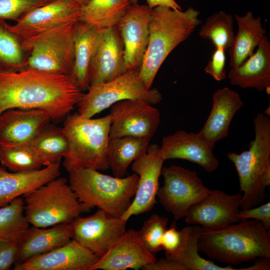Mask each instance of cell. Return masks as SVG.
I'll list each match as a JSON object with an SVG mask.
<instances>
[{
    "mask_svg": "<svg viewBox=\"0 0 270 270\" xmlns=\"http://www.w3.org/2000/svg\"><path fill=\"white\" fill-rule=\"evenodd\" d=\"M225 52L222 48H215L204 70L206 74L217 81H221L226 78Z\"/></svg>",
    "mask_w": 270,
    "mask_h": 270,
    "instance_id": "38",
    "label": "cell"
},
{
    "mask_svg": "<svg viewBox=\"0 0 270 270\" xmlns=\"http://www.w3.org/2000/svg\"><path fill=\"white\" fill-rule=\"evenodd\" d=\"M152 10L147 5L130 4L116 26L123 46L125 71L138 70L148 42Z\"/></svg>",
    "mask_w": 270,
    "mask_h": 270,
    "instance_id": "14",
    "label": "cell"
},
{
    "mask_svg": "<svg viewBox=\"0 0 270 270\" xmlns=\"http://www.w3.org/2000/svg\"><path fill=\"white\" fill-rule=\"evenodd\" d=\"M156 260L142 241L138 231L130 229L100 258L91 270L142 269Z\"/></svg>",
    "mask_w": 270,
    "mask_h": 270,
    "instance_id": "19",
    "label": "cell"
},
{
    "mask_svg": "<svg viewBox=\"0 0 270 270\" xmlns=\"http://www.w3.org/2000/svg\"><path fill=\"white\" fill-rule=\"evenodd\" d=\"M76 104L78 113L92 118L120 101L138 99L153 105L162 99L156 88H148L142 80L138 70H128L108 82L91 85Z\"/></svg>",
    "mask_w": 270,
    "mask_h": 270,
    "instance_id": "9",
    "label": "cell"
},
{
    "mask_svg": "<svg viewBox=\"0 0 270 270\" xmlns=\"http://www.w3.org/2000/svg\"><path fill=\"white\" fill-rule=\"evenodd\" d=\"M234 17L230 14L220 10L208 16L199 31V36L210 40L215 48L228 50L234 44Z\"/></svg>",
    "mask_w": 270,
    "mask_h": 270,
    "instance_id": "33",
    "label": "cell"
},
{
    "mask_svg": "<svg viewBox=\"0 0 270 270\" xmlns=\"http://www.w3.org/2000/svg\"><path fill=\"white\" fill-rule=\"evenodd\" d=\"M72 239L71 223L48 228L30 226L18 242L14 264H22L48 252L68 244Z\"/></svg>",
    "mask_w": 270,
    "mask_h": 270,
    "instance_id": "22",
    "label": "cell"
},
{
    "mask_svg": "<svg viewBox=\"0 0 270 270\" xmlns=\"http://www.w3.org/2000/svg\"><path fill=\"white\" fill-rule=\"evenodd\" d=\"M244 102L239 94L228 87L218 89L212 96L210 113L202 129L198 132L210 142H215L226 138L236 112Z\"/></svg>",
    "mask_w": 270,
    "mask_h": 270,
    "instance_id": "25",
    "label": "cell"
},
{
    "mask_svg": "<svg viewBox=\"0 0 270 270\" xmlns=\"http://www.w3.org/2000/svg\"><path fill=\"white\" fill-rule=\"evenodd\" d=\"M30 144L44 166L60 162L68 149V139L62 128L49 124L32 140Z\"/></svg>",
    "mask_w": 270,
    "mask_h": 270,
    "instance_id": "32",
    "label": "cell"
},
{
    "mask_svg": "<svg viewBox=\"0 0 270 270\" xmlns=\"http://www.w3.org/2000/svg\"><path fill=\"white\" fill-rule=\"evenodd\" d=\"M147 6L150 9L157 6L169 8L174 10H182L181 6L175 0H146Z\"/></svg>",
    "mask_w": 270,
    "mask_h": 270,
    "instance_id": "43",
    "label": "cell"
},
{
    "mask_svg": "<svg viewBox=\"0 0 270 270\" xmlns=\"http://www.w3.org/2000/svg\"><path fill=\"white\" fill-rule=\"evenodd\" d=\"M81 7L74 0H52L28 12L10 27L26 39L68 22H80Z\"/></svg>",
    "mask_w": 270,
    "mask_h": 270,
    "instance_id": "16",
    "label": "cell"
},
{
    "mask_svg": "<svg viewBox=\"0 0 270 270\" xmlns=\"http://www.w3.org/2000/svg\"><path fill=\"white\" fill-rule=\"evenodd\" d=\"M214 146V144L198 133L179 130L162 138L160 153L164 161L184 160L198 164L210 172L216 170L219 165L213 152Z\"/></svg>",
    "mask_w": 270,
    "mask_h": 270,
    "instance_id": "17",
    "label": "cell"
},
{
    "mask_svg": "<svg viewBox=\"0 0 270 270\" xmlns=\"http://www.w3.org/2000/svg\"><path fill=\"white\" fill-rule=\"evenodd\" d=\"M144 270H186V268L176 261L166 257L156 260L144 266Z\"/></svg>",
    "mask_w": 270,
    "mask_h": 270,
    "instance_id": "42",
    "label": "cell"
},
{
    "mask_svg": "<svg viewBox=\"0 0 270 270\" xmlns=\"http://www.w3.org/2000/svg\"><path fill=\"white\" fill-rule=\"evenodd\" d=\"M130 4L128 0H90L81 7L80 21L100 28L116 26Z\"/></svg>",
    "mask_w": 270,
    "mask_h": 270,
    "instance_id": "31",
    "label": "cell"
},
{
    "mask_svg": "<svg viewBox=\"0 0 270 270\" xmlns=\"http://www.w3.org/2000/svg\"><path fill=\"white\" fill-rule=\"evenodd\" d=\"M126 222L98 209L91 216H79L72 221V239L100 258L126 232Z\"/></svg>",
    "mask_w": 270,
    "mask_h": 270,
    "instance_id": "12",
    "label": "cell"
},
{
    "mask_svg": "<svg viewBox=\"0 0 270 270\" xmlns=\"http://www.w3.org/2000/svg\"><path fill=\"white\" fill-rule=\"evenodd\" d=\"M164 161L156 144H150L147 152L132 162L131 169L138 176V186L130 206L120 218L128 221L132 216L148 212L158 203L159 178Z\"/></svg>",
    "mask_w": 270,
    "mask_h": 270,
    "instance_id": "13",
    "label": "cell"
},
{
    "mask_svg": "<svg viewBox=\"0 0 270 270\" xmlns=\"http://www.w3.org/2000/svg\"><path fill=\"white\" fill-rule=\"evenodd\" d=\"M24 212L32 226L48 228L71 223L83 212L68 179L58 176L23 196Z\"/></svg>",
    "mask_w": 270,
    "mask_h": 270,
    "instance_id": "7",
    "label": "cell"
},
{
    "mask_svg": "<svg viewBox=\"0 0 270 270\" xmlns=\"http://www.w3.org/2000/svg\"><path fill=\"white\" fill-rule=\"evenodd\" d=\"M125 72L123 46L116 26L101 28L90 64V86L108 82Z\"/></svg>",
    "mask_w": 270,
    "mask_h": 270,
    "instance_id": "20",
    "label": "cell"
},
{
    "mask_svg": "<svg viewBox=\"0 0 270 270\" xmlns=\"http://www.w3.org/2000/svg\"><path fill=\"white\" fill-rule=\"evenodd\" d=\"M242 196L241 192L230 195L218 190H210L190 207L185 222L206 228H220L238 222Z\"/></svg>",
    "mask_w": 270,
    "mask_h": 270,
    "instance_id": "15",
    "label": "cell"
},
{
    "mask_svg": "<svg viewBox=\"0 0 270 270\" xmlns=\"http://www.w3.org/2000/svg\"><path fill=\"white\" fill-rule=\"evenodd\" d=\"M240 222L248 219L257 220L262 222L267 230L270 229V202H268L258 207H254L239 210Z\"/></svg>",
    "mask_w": 270,
    "mask_h": 270,
    "instance_id": "40",
    "label": "cell"
},
{
    "mask_svg": "<svg viewBox=\"0 0 270 270\" xmlns=\"http://www.w3.org/2000/svg\"><path fill=\"white\" fill-rule=\"evenodd\" d=\"M78 22H68L24 39L29 52L25 70L71 75Z\"/></svg>",
    "mask_w": 270,
    "mask_h": 270,
    "instance_id": "8",
    "label": "cell"
},
{
    "mask_svg": "<svg viewBox=\"0 0 270 270\" xmlns=\"http://www.w3.org/2000/svg\"><path fill=\"white\" fill-rule=\"evenodd\" d=\"M199 12L192 7L184 11L164 6L152 10L147 48L139 69L148 88L162 64L172 50L186 40L202 22Z\"/></svg>",
    "mask_w": 270,
    "mask_h": 270,
    "instance_id": "3",
    "label": "cell"
},
{
    "mask_svg": "<svg viewBox=\"0 0 270 270\" xmlns=\"http://www.w3.org/2000/svg\"><path fill=\"white\" fill-rule=\"evenodd\" d=\"M164 185L156 196L164 210L172 214L174 222L184 218L190 207L208 194L198 173L181 166L172 165L162 168Z\"/></svg>",
    "mask_w": 270,
    "mask_h": 270,
    "instance_id": "10",
    "label": "cell"
},
{
    "mask_svg": "<svg viewBox=\"0 0 270 270\" xmlns=\"http://www.w3.org/2000/svg\"><path fill=\"white\" fill-rule=\"evenodd\" d=\"M83 92L72 75L0 72V116L12 108H39L58 122L76 106Z\"/></svg>",
    "mask_w": 270,
    "mask_h": 270,
    "instance_id": "1",
    "label": "cell"
},
{
    "mask_svg": "<svg viewBox=\"0 0 270 270\" xmlns=\"http://www.w3.org/2000/svg\"><path fill=\"white\" fill-rule=\"evenodd\" d=\"M18 242L0 240V270H8L16 262Z\"/></svg>",
    "mask_w": 270,
    "mask_h": 270,
    "instance_id": "41",
    "label": "cell"
},
{
    "mask_svg": "<svg viewBox=\"0 0 270 270\" xmlns=\"http://www.w3.org/2000/svg\"><path fill=\"white\" fill-rule=\"evenodd\" d=\"M68 183L74 192L83 212L97 207L110 215L120 217L130 206L138 180L136 173L117 178L91 168L68 170Z\"/></svg>",
    "mask_w": 270,
    "mask_h": 270,
    "instance_id": "4",
    "label": "cell"
},
{
    "mask_svg": "<svg viewBox=\"0 0 270 270\" xmlns=\"http://www.w3.org/2000/svg\"><path fill=\"white\" fill-rule=\"evenodd\" d=\"M112 122L110 114L92 118L76 112L66 117L62 130L68 143L63 163L67 171L81 168L98 170L109 168L107 148Z\"/></svg>",
    "mask_w": 270,
    "mask_h": 270,
    "instance_id": "6",
    "label": "cell"
},
{
    "mask_svg": "<svg viewBox=\"0 0 270 270\" xmlns=\"http://www.w3.org/2000/svg\"><path fill=\"white\" fill-rule=\"evenodd\" d=\"M109 138L132 136L151 139L160 122L158 110L141 100L120 101L111 106Z\"/></svg>",
    "mask_w": 270,
    "mask_h": 270,
    "instance_id": "11",
    "label": "cell"
},
{
    "mask_svg": "<svg viewBox=\"0 0 270 270\" xmlns=\"http://www.w3.org/2000/svg\"><path fill=\"white\" fill-rule=\"evenodd\" d=\"M101 28L92 24L78 22L76 24L74 60L72 76L83 91L90 86V71Z\"/></svg>",
    "mask_w": 270,
    "mask_h": 270,
    "instance_id": "26",
    "label": "cell"
},
{
    "mask_svg": "<svg viewBox=\"0 0 270 270\" xmlns=\"http://www.w3.org/2000/svg\"><path fill=\"white\" fill-rule=\"evenodd\" d=\"M198 250L212 260L230 264L270 258V230L255 219L218 228H201Z\"/></svg>",
    "mask_w": 270,
    "mask_h": 270,
    "instance_id": "2",
    "label": "cell"
},
{
    "mask_svg": "<svg viewBox=\"0 0 270 270\" xmlns=\"http://www.w3.org/2000/svg\"><path fill=\"white\" fill-rule=\"evenodd\" d=\"M51 121L39 108H12L0 116V146L29 144Z\"/></svg>",
    "mask_w": 270,
    "mask_h": 270,
    "instance_id": "18",
    "label": "cell"
},
{
    "mask_svg": "<svg viewBox=\"0 0 270 270\" xmlns=\"http://www.w3.org/2000/svg\"><path fill=\"white\" fill-rule=\"evenodd\" d=\"M255 136L249 150L226 156L237 171L240 192V207L248 209L261 204L265 189L270 185V120L264 113L254 118Z\"/></svg>",
    "mask_w": 270,
    "mask_h": 270,
    "instance_id": "5",
    "label": "cell"
},
{
    "mask_svg": "<svg viewBox=\"0 0 270 270\" xmlns=\"http://www.w3.org/2000/svg\"><path fill=\"white\" fill-rule=\"evenodd\" d=\"M29 227L22 198H17L0 208V240L18 242Z\"/></svg>",
    "mask_w": 270,
    "mask_h": 270,
    "instance_id": "34",
    "label": "cell"
},
{
    "mask_svg": "<svg viewBox=\"0 0 270 270\" xmlns=\"http://www.w3.org/2000/svg\"><path fill=\"white\" fill-rule=\"evenodd\" d=\"M257 47L242 64L231 68L228 77L232 85L268 93L270 88V42L266 36Z\"/></svg>",
    "mask_w": 270,
    "mask_h": 270,
    "instance_id": "23",
    "label": "cell"
},
{
    "mask_svg": "<svg viewBox=\"0 0 270 270\" xmlns=\"http://www.w3.org/2000/svg\"><path fill=\"white\" fill-rule=\"evenodd\" d=\"M100 257L72 239L68 244L22 264L14 270H91Z\"/></svg>",
    "mask_w": 270,
    "mask_h": 270,
    "instance_id": "21",
    "label": "cell"
},
{
    "mask_svg": "<svg viewBox=\"0 0 270 270\" xmlns=\"http://www.w3.org/2000/svg\"><path fill=\"white\" fill-rule=\"evenodd\" d=\"M130 4L138 3V0H128Z\"/></svg>",
    "mask_w": 270,
    "mask_h": 270,
    "instance_id": "45",
    "label": "cell"
},
{
    "mask_svg": "<svg viewBox=\"0 0 270 270\" xmlns=\"http://www.w3.org/2000/svg\"><path fill=\"white\" fill-rule=\"evenodd\" d=\"M0 163L12 172L35 170L44 166L30 144L0 146Z\"/></svg>",
    "mask_w": 270,
    "mask_h": 270,
    "instance_id": "35",
    "label": "cell"
},
{
    "mask_svg": "<svg viewBox=\"0 0 270 270\" xmlns=\"http://www.w3.org/2000/svg\"><path fill=\"white\" fill-rule=\"evenodd\" d=\"M168 220L157 214L151 215L143 223L138 235L146 248L154 254L162 250V241Z\"/></svg>",
    "mask_w": 270,
    "mask_h": 270,
    "instance_id": "36",
    "label": "cell"
},
{
    "mask_svg": "<svg viewBox=\"0 0 270 270\" xmlns=\"http://www.w3.org/2000/svg\"><path fill=\"white\" fill-rule=\"evenodd\" d=\"M150 140L132 136L110 138L107 159L114 176L124 177L130 165L146 152Z\"/></svg>",
    "mask_w": 270,
    "mask_h": 270,
    "instance_id": "28",
    "label": "cell"
},
{
    "mask_svg": "<svg viewBox=\"0 0 270 270\" xmlns=\"http://www.w3.org/2000/svg\"><path fill=\"white\" fill-rule=\"evenodd\" d=\"M77 2L81 6L86 5L90 0H74Z\"/></svg>",
    "mask_w": 270,
    "mask_h": 270,
    "instance_id": "44",
    "label": "cell"
},
{
    "mask_svg": "<svg viewBox=\"0 0 270 270\" xmlns=\"http://www.w3.org/2000/svg\"><path fill=\"white\" fill-rule=\"evenodd\" d=\"M201 228L199 225L183 228V242L178 251L169 258L178 262L186 270H248V268H234L230 266H220L206 260L198 254V240Z\"/></svg>",
    "mask_w": 270,
    "mask_h": 270,
    "instance_id": "30",
    "label": "cell"
},
{
    "mask_svg": "<svg viewBox=\"0 0 270 270\" xmlns=\"http://www.w3.org/2000/svg\"><path fill=\"white\" fill-rule=\"evenodd\" d=\"M234 18L238 26V32L228 50L231 68L240 66L250 56L266 34L260 16L255 18L250 11L243 16L234 15Z\"/></svg>",
    "mask_w": 270,
    "mask_h": 270,
    "instance_id": "27",
    "label": "cell"
},
{
    "mask_svg": "<svg viewBox=\"0 0 270 270\" xmlns=\"http://www.w3.org/2000/svg\"><path fill=\"white\" fill-rule=\"evenodd\" d=\"M52 0H0V19L17 22L28 12Z\"/></svg>",
    "mask_w": 270,
    "mask_h": 270,
    "instance_id": "37",
    "label": "cell"
},
{
    "mask_svg": "<svg viewBox=\"0 0 270 270\" xmlns=\"http://www.w3.org/2000/svg\"><path fill=\"white\" fill-rule=\"evenodd\" d=\"M60 163L38 170L20 172H8L0 166V208L59 176Z\"/></svg>",
    "mask_w": 270,
    "mask_h": 270,
    "instance_id": "24",
    "label": "cell"
},
{
    "mask_svg": "<svg viewBox=\"0 0 270 270\" xmlns=\"http://www.w3.org/2000/svg\"><path fill=\"white\" fill-rule=\"evenodd\" d=\"M183 242L182 230H177L174 222L168 228L165 230L162 241V250L165 251L166 257L170 258L180 250Z\"/></svg>",
    "mask_w": 270,
    "mask_h": 270,
    "instance_id": "39",
    "label": "cell"
},
{
    "mask_svg": "<svg viewBox=\"0 0 270 270\" xmlns=\"http://www.w3.org/2000/svg\"><path fill=\"white\" fill-rule=\"evenodd\" d=\"M10 26L0 19V72H14L25 70L29 52Z\"/></svg>",
    "mask_w": 270,
    "mask_h": 270,
    "instance_id": "29",
    "label": "cell"
}]
</instances>
